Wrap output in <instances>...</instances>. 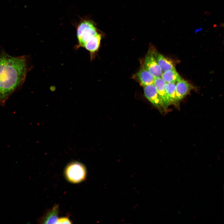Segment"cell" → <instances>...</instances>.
I'll return each mask as SVG.
<instances>
[{
    "mask_svg": "<svg viewBox=\"0 0 224 224\" xmlns=\"http://www.w3.org/2000/svg\"><path fill=\"white\" fill-rule=\"evenodd\" d=\"M192 88V85L188 82L181 78L175 86L176 100L177 105L179 102L186 96Z\"/></svg>",
    "mask_w": 224,
    "mask_h": 224,
    "instance_id": "6",
    "label": "cell"
},
{
    "mask_svg": "<svg viewBox=\"0 0 224 224\" xmlns=\"http://www.w3.org/2000/svg\"><path fill=\"white\" fill-rule=\"evenodd\" d=\"M154 53L162 72L175 69L174 63L172 60L165 57L154 50Z\"/></svg>",
    "mask_w": 224,
    "mask_h": 224,
    "instance_id": "8",
    "label": "cell"
},
{
    "mask_svg": "<svg viewBox=\"0 0 224 224\" xmlns=\"http://www.w3.org/2000/svg\"><path fill=\"white\" fill-rule=\"evenodd\" d=\"M166 83L161 77H155L154 84L158 94L162 100L166 110L170 105L166 90Z\"/></svg>",
    "mask_w": 224,
    "mask_h": 224,
    "instance_id": "7",
    "label": "cell"
},
{
    "mask_svg": "<svg viewBox=\"0 0 224 224\" xmlns=\"http://www.w3.org/2000/svg\"><path fill=\"white\" fill-rule=\"evenodd\" d=\"M203 29V28L202 27H200L199 28H196V29L195 30V32H197V31H200L201 30H202Z\"/></svg>",
    "mask_w": 224,
    "mask_h": 224,
    "instance_id": "15",
    "label": "cell"
},
{
    "mask_svg": "<svg viewBox=\"0 0 224 224\" xmlns=\"http://www.w3.org/2000/svg\"><path fill=\"white\" fill-rule=\"evenodd\" d=\"M136 76L143 86L154 83L155 77L144 67L140 69Z\"/></svg>",
    "mask_w": 224,
    "mask_h": 224,
    "instance_id": "9",
    "label": "cell"
},
{
    "mask_svg": "<svg viewBox=\"0 0 224 224\" xmlns=\"http://www.w3.org/2000/svg\"><path fill=\"white\" fill-rule=\"evenodd\" d=\"M101 39V35L98 34L88 41L83 47L88 51L90 54L96 52L98 49Z\"/></svg>",
    "mask_w": 224,
    "mask_h": 224,
    "instance_id": "11",
    "label": "cell"
},
{
    "mask_svg": "<svg viewBox=\"0 0 224 224\" xmlns=\"http://www.w3.org/2000/svg\"><path fill=\"white\" fill-rule=\"evenodd\" d=\"M77 33L78 47H83L88 41L98 34L93 23L88 20H83L79 23Z\"/></svg>",
    "mask_w": 224,
    "mask_h": 224,
    "instance_id": "2",
    "label": "cell"
},
{
    "mask_svg": "<svg viewBox=\"0 0 224 224\" xmlns=\"http://www.w3.org/2000/svg\"><path fill=\"white\" fill-rule=\"evenodd\" d=\"M65 174L69 181L77 183L84 180L86 175V170L82 163L74 161L68 165L65 170Z\"/></svg>",
    "mask_w": 224,
    "mask_h": 224,
    "instance_id": "3",
    "label": "cell"
},
{
    "mask_svg": "<svg viewBox=\"0 0 224 224\" xmlns=\"http://www.w3.org/2000/svg\"><path fill=\"white\" fill-rule=\"evenodd\" d=\"M29 70L25 56L0 54V105L3 106L11 95L22 85Z\"/></svg>",
    "mask_w": 224,
    "mask_h": 224,
    "instance_id": "1",
    "label": "cell"
},
{
    "mask_svg": "<svg viewBox=\"0 0 224 224\" xmlns=\"http://www.w3.org/2000/svg\"><path fill=\"white\" fill-rule=\"evenodd\" d=\"M176 83H166V90L167 98L170 105L177 106L176 100Z\"/></svg>",
    "mask_w": 224,
    "mask_h": 224,
    "instance_id": "13",
    "label": "cell"
},
{
    "mask_svg": "<svg viewBox=\"0 0 224 224\" xmlns=\"http://www.w3.org/2000/svg\"><path fill=\"white\" fill-rule=\"evenodd\" d=\"M59 207L55 205L52 208L47 212L42 217L40 222L43 224H56L58 218Z\"/></svg>",
    "mask_w": 224,
    "mask_h": 224,
    "instance_id": "10",
    "label": "cell"
},
{
    "mask_svg": "<svg viewBox=\"0 0 224 224\" xmlns=\"http://www.w3.org/2000/svg\"><path fill=\"white\" fill-rule=\"evenodd\" d=\"M162 79L166 83H176L181 78L175 69L163 72Z\"/></svg>",
    "mask_w": 224,
    "mask_h": 224,
    "instance_id": "12",
    "label": "cell"
},
{
    "mask_svg": "<svg viewBox=\"0 0 224 224\" xmlns=\"http://www.w3.org/2000/svg\"><path fill=\"white\" fill-rule=\"evenodd\" d=\"M144 67L155 77H161L162 72L154 55V50H150L148 52L145 59Z\"/></svg>",
    "mask_w": 224,
    "mask_h": 224,
    "instance_id": "5",
    "label": "cell"
},
{
    "mask_svg": "<svg viewBox=\"0 0 224 224\" xmlns=\"http://www.w3.org/2000/svg\"><path fill=\"white\" fill-rule=\"evenodd\" d=\"M143 89L145 96L155 107L160 112L166 111L154 83L144 86Z\"/></svg>",
    "mask_w": 224,
    "mask_h": 224,
    "instance_id": "4",
    "label": "cell"
},
{
    "mask_svg": "<svg viewBox=\"0 0 224 224\" xmlns=\"http://www.w3.org/2000/svg\"><path fill=\"white\" fill-rule=\"evenodd\" d=\"M72 222L67 217L58 218L56 224H71Z\"/></svg>",
    "mask_w": 224,
    "mask_h": 224,
    "instance_id": "14",
    "label": "cell"
}]
</instances>
